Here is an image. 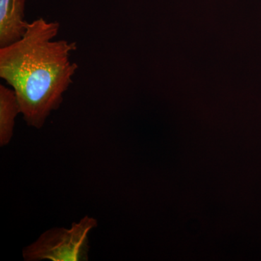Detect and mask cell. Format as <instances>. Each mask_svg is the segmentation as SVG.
Listing matches in <instances>:
<instances>
[{
	"label": "cell",
	"mask_w": 261,
	"mask_h": 261,
	"mask_svg": "<svg viewBox=\"0 0 261 261\" xmlns=\"http://www.w3.org/2000/svg\"><path fill=\"white\" fill-rule=\"evenodd\" d=\"M97 226V220L86 216L70 228H54L43 233L37 241L25 247L27 261L88 260L89 233Z\"/></svg>",
	"instance_id": "cell-2"
},
{
	"label": "cell",
	"mask_w": 261,
	"mask_h": 261,
	"mask_svg": "<svg viewBox=\"0 0 261 261\" xmlns=\"http://www.w3.org/2000/svg\"><path fill=\"white\" fill-rule=\"evenodd\" d=\"M25 0H0V48L18 42L27 32Z\"/></svg>",
	"instance_id": "cell-3"
},
{
	"label": "cell",
	"mask_w": 261,
	"mask_h": 261,
	"mask_svg": "<svg viewBox=\"0 0 261 261\" xmlns=\"http://www.w3.org/2000/svg\"><path fill=\"white\" fill-rule=\"evenodd\" d=\"M60 27L38 18L20 40L0 48V77L15 91L27 125L37 129L61 106L78 69L70 60L76 43L54 40Z\"/></svg>",
	"instance_id": "cell-1"
},
{
	"label": "cell",
	"mask_w": 261,
	"mask_h": 261,
	"mask_svg": "<svg viewBox=\"0 0 261 261\" xmlns=\"http://www.w3.org/2000/svg\"><path fill=\"white\" fill-rule=\"evenodd\" d=\"M21 113L18 97L13 89L0 85V146L8 145L14 129L15 118Z\"/></svg>",
	"instance_id": "cell-4"
}]
</instances>
